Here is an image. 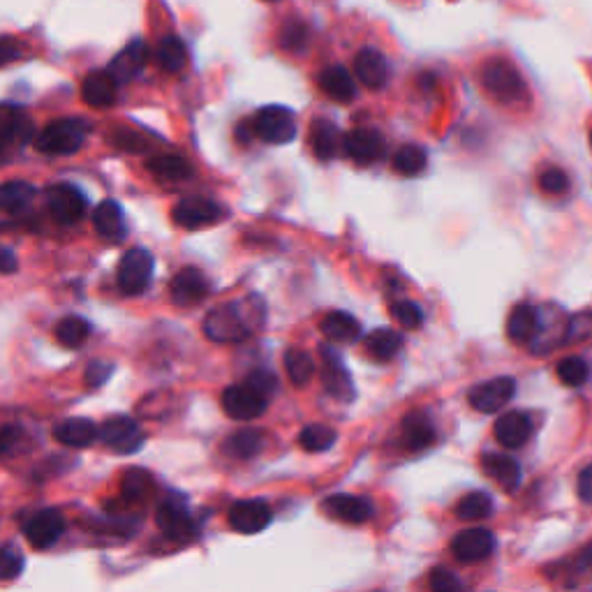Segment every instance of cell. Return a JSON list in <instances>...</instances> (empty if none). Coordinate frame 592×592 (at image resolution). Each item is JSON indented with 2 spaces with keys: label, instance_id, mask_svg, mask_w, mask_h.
<instances>
[{
  "label": "cell",
  "instance_id": "obj_1",
  "mask_svg": "<svg viewBox=\"0 0 592 592\" xmlns=\"http://www.w3.org/2000/svg\"><path fill=\"white\" fill-rule=\"evenodd\" d=\"M257 303H262L257 296H248L239 303H225V306L213 308L204 320L206 338L213 343H239V340L248 338L250 331L264 322V306L255 310Z\"/></svg>",
  "mask_w": 592,
  "mask_h": 592
},
{
  "label": "cell",
  "instance_id": "obj_2",
  "mask_svg": "<svg viewBox=\"0 0 592 592\" xmlns=\"http://www.w3.org/2000/svg\"><path fill=\"white\" fill-rule=\"evenodd\" d=\"M88 132L91 125L81 118H58L40 130V135L35 137V148L47 155H72L84 146Z\"/></svg>",
  "mask_w": 592,
  "mask_h": 592
},
{
  "label": "cell",
  "instance_id": "obj_3",
  "mask_svg": "<svg viewBox=\"0 0 592 592\" xmlns=\"http://www.w3.org/2000/svg\"><path fill=\"white\" fill-rule=\"evenodd\" d=\"M481 84L502 105H516L528 93L521 72L509 61H502V58H491V61L484 63V68H481Z\"/></svg>",
  "mask_w": 592,
  "mask_h": 592
},
{
  "label": "cell",
  "instance_id": "obj_4",
  "mask_svg": "<svg viewBox=\"0 0 592 592\" xmlns=\"http://www.w3.org/2000/svg\"><path fill=\"white\" fill-rule=\"evenodd\" d=\"M155 521L165 537L176 539V542H185V539L195 537V516L188 509V502L181 495H169L158 505L155 512Z\"/></svg>",
  "mask_w": 592,
  "mask_h": 592
},
{
  "label": "cell",
  "instance_id": "obj_5",
  "mask_svg": "<svg viewBox=\"0 0 592 592\" xmlns=\"http://www.w3.org/2000/svg\"><path fill=\"white\" fill-rule=\"evenodd\" d=\"M153 255L144 248H132L123 255L118 264V287L123 294L137 296L144 294L146 287L151 285L153 278Z\"/></svg>",
  "mask_w": 592,
  "mask_h": 592
},
{
  "label": "cell",
  "instance_id": "obj_6",
  "mask_svg": "<svg viewBox=\"0 0 592 592\" xmlns=\"http://www.w3.org/2000/svg\"><path fill=\"white\" fill-rule=\"evenodd\" d=\"M266 405H269V398L259 394L253 387H248L246 382L234 384V387H227L222 391V410H225L229 419L253 421L262 417L266 412Z\"/></svg>",
  "mask_w": 592,
  "mask_h": 592
},
{
  "label": "cell",
  "instance_id": "obj_7",
  "mask_svg": "<svg viewBox=\"0 0 592 592\" xmlns=\"http://www.w3.org/2000/svg\"><path fill=\"white\" fill-rule=\"evenodd\" d=\"M100 438L111 451L128 456V454H135V451L144 447L146 435L142 431V426H139L135 419L111 417L105 421V424H102Z\"/></svg>",
  "mask_w": 592,
  "mask_h": 592
},
{
  "label": "cell",
  "instance_id": "obj_8",
  "mask_svg": "<svg viewBox=\"0 0 592 592\" xmlns=\"http://www.w3.org/2000/svg\"><path fill=\"white\" fill-rule=\"evenodd\" d=\"M255 132L269 144H290L296 137L294 114L287 107H264L255 118Z\"/></svg>",
  "mask_w": 592,
  "mask_h": 592
},
{
  "label": "cell",
  "instance_id": "obj_9",
  "mask_svg": "<svg viewBox=\"0 0 592 592\" xmlns=\"http://www.w3.org/2000/svg\"><path fill=\"white\" fill-rule=\"evenodd\" d=\"M21 530H24V537L33 549L44 551L51 549V546L63 537L65 518L58 509H42V512H35L28 518V521L21 525Z\"/></svg>",
  "mask_w": 592,
  "mask_h": 592
},
{
  "label": "cell",
  "instance_id": "obj_10",
  "mask_svg": "<svg viewBox=\"0 0 592 592\" xmlns=\"http://www.w3.org/2000/svg\"><path fill=\"white\" fill-rule=\"evenodd\" d=\"M320 354H322V364H324L322 382H324V389L329 391V396H333L336 401H343V403L354 401L357 391H354V382H352L350 373H347L340 354L329 345H322Z\"/></svg>",
  "mask_w": 592,
  "mask_h": 592
},
{
  "label": "cell",
  "instance_id": "obj_11",
  "mask_svg": "<svg viewBox=\"0 0 592 592\" xmlns=\"http://www.w3.org/2000/svg\"><path fill=\"white\" fill-rule=\"evenodd\" d=\"M516 394V380L514 377H493V380L481 382L472 387L468 401L475 410L484 414L500 412Z\"/></svg>",
  "mask_w": 592,
  "mask_h": 592
},
{
  "label": "cell",
  "instance_id": "obj_12",
  "mask_svg": "<svg viewBox=\"0 0 592 592\" xmlns=\"http://www.w3.org/2000/svg\"><path fill=\"white\" fill-rule=\"evenodd\" d=\"M47 204L51 218L61 225H72L86 213V197L68 183L51 185L47 190Z\"/></svg>",
  "mask_w": 592,
  "mask_h": 592
},
{
  "label": "cell",
  "instance_id": "obj_13",
  "mask_svg": "<svg viewBox=\"0 0 592 592\" xmlns=\"http://www.w3.org/2000/svg\"><path fill=\"white\" fill-rule=\"evenodd\" d=\"M172 218L176 225H181L183 229H202V227L216 225V222L222 218V209L220 204L211 202V199L188 197L176 204Z\"/></svg>",
  "mask_w": 592,
  "mask_h": 592
},
{
  "label": "cell",
  "instance_id": "obj_14",
  "mask_svg": "<svg viewBox=\"0 0 592 592\" xmlns=\"http://www.w3.org/2000/svg\"><path fill=\"white\" fill-rule=\"evenodd\" d=\"M343 148L354 162H359V165H373V162L382 160L384 153H387L384 137L377 130L370 128H357L352 130L350 135H345Z\"/></svg>",
  "mask_w": 592,
  "mask_h": 592
},
{
  "label": "cell",
  "instance_id": "obj_15",
  "mask_svg": "<svg viewBox=\"0 0 592 592\" xmlns=\"http://www.w3.org/2000/svg\"><path fill=\"white\" fill-rule=\"evenodd\" d=\"M229 525L241 535H257L271 523V509L262 500H241L229 509Z\"/></svg>",
  "mask_w": 592,
  "mask_h": 592
},
{
  "label": "cell",
  "instance_id": "obj_16",
  "mask_svg": "<svg viewBox=\"0 0 592 592\" xmlns=\"http://www.w3.org/2000/svg\"><path fill=\"white\" fill-rule=\"evenodd\" d=\"M169 292H172V301L176 306H195V303L204 301L206 294H209V280H206L204 273L195 269V266H185V269H181L172 278Z\"/></svg>",
  "mask_w": 592,
  "mask_h": 592
},
{
  "label": "cell",
  "instance_id": "obj_17",
  "mask_svg": "<svg viewBox=\"0 0 592 592\" xmlns=\"http://www.w3.org/2000/svg\"><path fill=\"white\" fill-rule=\"evenodd\" d=\"M324 512H327L331 518L343 523H352V525H361L373 518L375 509L366 498H359V495H350V493H336L329 495L322 505Z\"/></svg>",
  "mask_w": 592,
  "mask_h": 592
},
{
  "label": "cell",
  "instance_id": "obj_18",
  "mask_svg": "<svg viewBox=\"0 0 592 592\" xmlns=\"http://www.w3.org/2000/svg\"><path fill=\"white\" fill-rule=\"evenodd\" d=\"M495 549V537L486 528H470L458 532L451 542V553L461 562L486 560Z\"/></svg>",
  "mask_w": 592,
  "mask_h": 592
},
{
  "label": "cell",
  "instance_id": "obj_19",
  "mask_svg": "<svg viewBox=\"0 0 592 592\" xmlns=\"http://www.w3.org/2000/svg\"><path fill=\"white\" fill-rule=\"evenodd\" d=\"M354 74L370 91H380L389 81V63L377 49H361L354 58Z\"/></svg>",
  "mask_w": 592,
  "mask_h": 592
},
{
  "label": "cell",
  "instance_id": "obj_20",
  "mask_svg": "<svg viewBox=\"0 0 592 592\" xmlns=\"http://www.w3.org/2000/svg\"><path fill=\"white\" fill-rule=\"evenodd\" d=\"M148 61V49L142 40H132L121 54L114 56L109 63V74L116 79V84H130L132 79L139 77Z\"/></svg>",
  "mask_w": 592,
  "mask_h": 592
},
{
  "label": "cell",
  "instance_id": "obj_21",
  "mask_svg": "<svg viewBox=\"0 0 592 592\" xmlns=\"http://www.w3.org/2000/svg\"><path fill=\"white\" fill-rule=\"evenodd\" d=\"M0 135L10 146H24L33 139V121L17 105H0Z\"/></svg>",
  "mask_w": 592,
  "mask_h": 592
},
{
  "label": "cell",
  "instance_id": "obj_22",
  "mask_svg": "<svg viewBox=\"0 0 592 592\" xmlns=\"http://www.w3.org/2000/svg\"><path fill=\"white\" fill-rule=\"evenodd\" d=\"M54 438L61 444H65V447L84 449V447H91V444L100 438V431L91 419L72 417L54 426Z\"/></svg>",
  "mask_w": 592,
  "mask_h": 592
},
{
  "label": "cell",
  "instance_id": "obj_23",
  "mask_svg": "<svg viewBox=\"0 0 592 592\" xmlns=\"http://www.w3.org/2000/svg\"><path fill=\"white\" fill-rule=\"evenodd\" d=\"M116 79L107 72H91L81 84V98L88 107L107 109L116 102Z\"/></svg>",
  "mask_w": 592,
  "mask_h": 592
},
{
  "label": "cell",
  "instance_id": "obj_24",
  "mask_svg": "<svg viewBox=\"0 0 592 592\" xmlns=\"http://www.w3.org/2000/svg\"><path fill=\"white\" fill-rule=\"evenodd\" d=\"M532 435V421L521 412H507L495 421V438L509 449L523 447Z\"/></svg>",
  "mask_w": 592,
  "mask_h": 592
},
{
  "label": "cell",
  "instance_id": "obj_25",
  "mask_svg": "<svg viewBox=\"0 0 592 592\" xmlns=\"http://www.w3.org/2000/svg\"><path fill=\"white\" fill-rule=\"evenodd\" d=\"M343 139L340 137V130L327 118H317L310 125V146H313V153L320 160H333L343 148Z\"/></svg>",
  "mask_w": 592,
  "mask_h": 592
},
{
  "label": "cell",
  "instance_id": "obj_26",
  "mask_svg": "<svg viewBox=\"0 0 592 592\" xmlns=\"http://www.w3.org/2000/svg\"><path fill=\"white\" fill-rule=\"evenodd\" d=\"M481 470L493 481H498L505 491H516L518 484H521V465L509 456L484 454L481 456Z\"/></svg>",
  "mask_w": 592,
  "mask_h": 592
},
{
  "label": "cell",
  "instance_id": "obj_27",
  "mask_svg": "<svg viewBox=\"0 0 592 592\" xmlns=\"http://www.w3.org/2000/svg\"><path fill=\"white\" fill-rule=\"evenodd\" d=\"M320 88L336 102H352L357 98V84H354L352 74L343 65H331V68L320 72Z\"/></svg>",
  "mask_w": 592,
  "mask_h": 592
},
{
  "label": "cell",
  "instance_id": "obj_28",
  "mask_svg": "<svg viewBox=\"0 0 592 592\" xmlns=\"http://www.w3.org/2000/svg\"><path fill=\"white\" fill-rule=\"evenodd\" d=\"M539 329V313L528 303H521L512 310L507 320V336L514 340V343H530L535 340V333Z\"/></svg>",
  "mask_w": 592,
  "mask_h": 592
},
{
  "label": "cell",
  "instance_id": "obj_29",
  "mask_svg": "<svg viewBox=\"0 0 592 592\" xmlns=\"http://www.w3.org/2000/svg\"><path fill=\"white\" fill-rule=\"evenodd\" d=\"M403 440H405V447L412 451L431 447L435 442V428L431 424V419L421 412L407 414L403 419Z\"/></svg>",
  "mask_w": 592,
  "mask_h": 592
},
{
  "label": "cell",
  "instance_id": "obj_30",
  "mask_svg": "<svg viewBox=\"0 0 592 592\" xmlns=\"http://www.w3.org/2000/svg\"><path fill=\"white\" fill-rule=\"evenodd\" d=\"M93 225L98 229L100 236H105L109 241H118L125 236V222L123 211L114 199H105L93 213Z\"/></svg>",
  "mask_w": 592,
  "mask_h": 592
},
{
  "label": "cell",
  "instance_id": "obj_31",
  "mask_svg": "<svg viewBox=\"0 0 592 592\" xmlns=\"http://www.w3.org/2000/svg\"><path fill=\"white\" fill-rule=\"evenodd\" d=\"M266 438L262 431H255V428H246V431H239L234 435H229L222 444V451L227 456L239 458V461H248V458H255L259 451L264 449Z\"/></svg>",
  "mask_w": 592,
  "mask_h": 592
},
{
  "label": "cell",
  "instance_id": "obj_32",
  "mask_svg": "<svg viewBox=\"0 0 592 592\" xmlns=\"http://www.w3.org/2000/svg\"><path fill=\"white\" fill-rule=\"evenodd\" d=\"M320 329L333 343H354L361 336V324L350 313H340V310L324 317Z\"/></svg>",
  "mask_w": 592,
  "mask_h": 592
},
{
  "label": "cell",
  "instance_id": "obj_33",
  "mask_svg": "<svg viewBox=\"0 0 592 592\" xmlns=\"http://www.w3.org/2000/svg\"><path fill=\"white\" fill-rule=\"evenodd\" d=\"M146 167L155 179L165 183H179L192 176V167L183 158H179V155H160V158L148 160Z\"/></svg>",
  "mask_w": 592,
  "mask_h": 592
},
{
  "label": "cell",
  "instance_id": "obj_34",
  "mask_svg": "<svg viewBox=\"0 0 592 592\" xmlns=\"http://www.w3.org/2000/svg\"><path fill=\"white\" fill-rule=\"evenodd\" d=\"M403 347V336L394 329H375L366 336V350L375 361L394 359Z\"/></svg>",
  "mask_w": 592,
  "mask_h": 592
},
{
  "label": "cell",
  "instance_id": "obj_35",
  "mask_svg": "<svg viewBox=\"0 0 592 592\" xmlns=\"http://www.w3.org/2000/svg\"><path fill=\"white\" fill-rule=\"evenodd\" d=\"M35 197V188L26 181H10L0 185V211L21 213L31 206Z\"/></svg>",
  "mask_w": 592,
  "mask_h": 592
},
{
  "label": "cell",
  "instance_id": "obj_36",
  "mask_svg": "<svg viewBox=\"0 0 592 592\" xmlns=\"http://www.w3.org/2000/svg\"><path fill=\"white\" fill-rule=\"evenodd\" d=\"M158 63L162 70L172 74L185 68V63H188V49H185L181 37H165V40L158 44Z\"/></svg>",
  "mask_w": 592,
  "mask_h": 592
},
{
  "label": "cell",
  "instance_id": "obj_37",
  "mask_svg": "<svg viewBox=\"0 0 592 592\" xmlns=\"http://www.w3.org/2000/svg\"><path fill=\"white\" fill-rule=\"evenodd\" d=\"M153 475L142 468H132L123 475L121 481V493L128 502H137V500H146L148 495L153 493Z\"/></svg>",
  "mask_w": 592,
  "mask_h": 592
},
{
  "label": "cell",
  "instance_id": "obj_38",
  "mask_svg": "<svg viewBox=\"0 0 592 592\" xmlns=\"http://www.w3.org/2000/svg\"><path fill=\"white\" fill-rule=\"evenodd\" d=\"M428 155L421 146L417 144H407L403 148H398L394 155V169L401 176H419L426 169Z\"/></svg>",
  "mask_w": 592,
  "mask_h": 592
},
{
  "label": "cell",
  "instance_id": "obj_39",
  "mask_svg": "<svg viewBox=\"0 0 592 592\" xmlns=\"http://www.w3.org/2000/svg\"><path fill=\"white\" fill-rule=\"evenodd\" d=\"M88 331H91V327H88L86 320H81V317H77V315H70V317H63V320L58 322L56 338H58V343H61L63 347H68V350H77V347L86 343Z\"/></svg>",
  "mask_w": 592,
  "mask_h": 592
},
{
  "label": "cell",
  "instance_id": "obj_40",
  "mask_svg": "<svg viewBox=\"0 0 592 592\" xmlns=\"http://www.w3.org/2000/svg\"><path fill=\"white\" fill-rule=\"evenodd\" d=\"M336 440H338V433L333 431V428L322 426V424H310L299 433L301 449L310 451V454H320V451L331 449Z\"/></svg>",
  "mask_w": 592,
  "mask_h": 592
},
{
  "label": "cell",
  "instance_id": "obj_41",
  "mask_svg": "<svg viewBox=\"0 0 592 592\" xmlns=\"http://www.w3.org/2000/svg\"><path fill=\"white\" fill-rule=\"evenodd\" d=\"M285 368L294 387H306V384L313 380V373H315L313 359H310L306 352L296 350V347L285 352Z\"/></svg>",
  "mask_w": 592,
  "mask_h": 592
},
{
  "label": "cell",
  "instance_id": "obj_42",
  "mask_svg": "<svg viewBox=\"0 0 592 592\" xmlns=\"http://www.w3.org/2000/svg\"><path fill=\"white\" fill-rule=\"evenodd\" d=\"M456 514L458 518H463V521H479V518H488L493 514V498L481 491L468 493L461 502H458Z\"/></svg>",
  "mask_w": 592,
  "mask_h": 592
},
{
  "label": "cell",
  "instance_id": "obj_43",
  "mask_svg": "<svg viewBox=\"0 0 592 592\" xmlns=\"http://www.w3.org/2000/svg\"><path fill=\"white\" fill-rule=\"evenodd\" d=\"M558 377L567 387H583L590 377V366L581 357H567L558 364Z\"/></svg>",
  "mask_w": 592,
  "mask_h": 592
},
{
  "label": "cell",
  "instance_id": "obj_44",
  "mask_svg": "<svg viewBox=\"0 0 592 592\" xmlns=\"http://www.w3.org/2000/svg\"><path fill=\"white\" fill-rule=\"evenodd\" d=\"M24 572V555L12 544H0V583L14 581Z\"/></svg>",
  "mask_w": 592,
  "mask_h": 592
},
{
  "label": "cell",
  "instance_id": "obj_45",
  "mask_svg": "<svg viewBox=\"0 0 592 592\" xmlns=\"http://www.w3.org/2000/svg\"><path fill=\"white\" fill-rule=\"evenodd\" d=\"M391 315H394L396 322L407 331L419 329L421 324H424V310H421L414 301L394 303V306H391Z\"/></svg>",
  "mask_w": 592,
  "mask_h": 592
},
{
  "label": "cell",
  "instance_id": "obj_46",
  "mask_svg": "<svg viewBox=\"0 0 592 592\" xmlns=\"http://www.w3.org/2000/svg\"><path fill=\"white\" fill-rule=\"evenodd\" d=\"M308 44V28L299 24V21H290V24L283 26V31H280V47L285 51H294V54H299V51L306 49Z\"/></svg>",
  "mask_w": 592,
  "mask_h": 592
},
{
  "label": "cell",
  "instance_id": "obj_47",
  "mask_svg": "<svg viewBox=\"0 0 592 592\" xmlns=\"http://www.w3.org/2000/svg\"><path fill=\"white\" fill-rule=\"evenodd\" d=\"M592 336V313L574 315V320L565 329V343H581Z\"/></svg>",
  "mask_w": 592,
  "mask_h": 592
},
{
  "label": "cell",
  "instance_id": "obj_48",
  "mask_svg": "<svg viewBox=\"0 0 592 592\" xmlns=\"http://www.w3.org/2000/svg\"><path fill=\"white\" fill-rule=\"evenodd\" d=\"M539 188L549 192V195H562L569 188V176L562 169H546L539 176Z\"/></svg>",
  "mask_w": 592,
  "mask_h": 592
},
{
  "label": "cell",
  "instance_id": "obj_49",
  "mask_svg": "<svg viewBox=\"0 0 592 592\" xmlns=\"http://www.w3.org/2000/svg\"><path fill=\"white\" fill-rule=\"evenodd\" d=\"M246 384H248V387H253L255 391H259V394H264L266 398H269L271 394H276L278 377L273 373H269V370L259 368V370H253V373L246 377Z\"/></svg>",
  "mask_w": 592,
  "mask_h": 592
},
{
  "label": "cell",
  "instance_id": "obj_50",
  "mask_svg": "<svg viewBox=\"0 0 592 592\" xmlns=\"http://www.w3.org/2000/svg\"><path fill=\"white\" fill-rule=\"evenodd\" d=\"M431 588L435 592H456V590H463V581L458 579L456 574H451L449 569H442V567H435L431 572Z\"/></svg>",
  "mask_w": 592,
  "mask_h": 592
},
{
  "label": "cell",
  "instance_id": "obj_51",
  "mask_svg": "<svg viewBox=\"0 0 592 592\" xmlns=\"http://www.w3.org/2000/svg\"><path fill=\"white\" fill-rule=\"evenodd\" d=\"M111 373H114V364H105V361H91L86 368V384L88 387H100L105 384Z\"/></svg>",
  "mask_w": 592,
  "mask_h": 592
},
{
  "label": "cell",
  "instance_id": "obj_52",
  "mask_svg": "<svg viewBox=\"0 0 592 592\" xmlns=\"http://www.w3.org/2000/svg\"><path fill=\"white\" fill-rule=\"evenodd\" d=\"M21 58V47L12 37H0V65L14 63Z\"/></svg>",
  "mask_w": 592,
  "mask_h": 592
},
{
  "label": "cell",
  "instance_id": "obj_53",
  "mask_svg": "<svg viewBox=\"0 0 592 592\" xmlns=\"http://www.w3.org/2000/svg\"><path fill=\"white\" fill-rule=\"evenodd\" d=\"M579 498L586 505H592V465L579 475Z\"/></svg>",
  "mask_w": 592,
  "mask_h": 592
},
{
  "label": "cell",
  "instance_id": "obj_54",
  "mask_svg": "<svg viewBox=\"0 0 592 592\" xmlns=\"http://www.w3.org/2000/svg\"><path fill=\"white\" fill-rule=\"evenodd\" d=\"M17 271V257L10 248H0V273H14Z\"/></svg>",
  "mask_w": 592,
  "mask_h": 592
},
{
  "label": "cell",
  "instance_id": "obj_55",
  "mask_svg": "<svg viewBox=\"0 0 592 592\" xmlns=\"http://www.w3.org/2000/svg\"><path fill=\"white\" fill-rule=\"evenodd\" d=\"M10 148H12V146L5 142V137H3V135H0V158H5V155H7V151H10Z\"/></svg>",
  "mask_w": 592,
  "mask_h": 592
},
{
  "label": "cell",
  "instance_id": "obj_56",
  "mask_svg": "<svg viewBox=\"0 0 592 592\" xmlns=\"http://www.w3.org/2000/svg\"><path fill=\"white\" fill-rule=\"evenodd\" d=\"M583 562H586V565L592 567V546H590V549L586 553H583Z\"/></svg>",
  "mask_w": 592,
  "mask_h": 592
},
{
  "label": "cell",
  "instance_id": "obj_57",
  "mask_svg": "<svg viewBox=\"0 0 592 592\" xmlns=\"http://www.w3.org/2000/svg\"><path fill=\"white\" fill-rule=\"evenodd\" d=\"M590 144H592V135H590Z\"/></svg>",
  "mask_w": 592,
  "mask_h": 592
},
{
  "label": "cell",
  "instance_id": "obj_58",
  "mask_svg": "<svg viewBox=\"0 0 592 592\" xmlns=\"http://www.w3.org/2000/svg\"><path fill=\"white\" fill-rule=\"evenodd\" d=\"M0 454H3V449H0Z\"/></svg>",
  "mask_w": 592,
  "mask_h": 592
}]
</instances>
